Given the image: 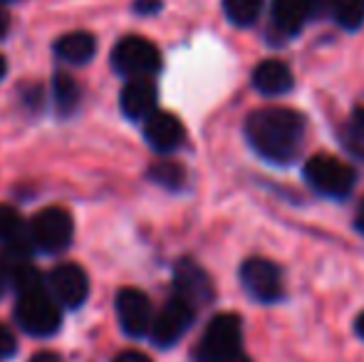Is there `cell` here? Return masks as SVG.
Segmentation results:
<instances>
[{
  "mask_svg": "<svg viewBox=\"0 0 364 362\" xmlns=\"http://www.w3.org/2000/svg\"><path fill=\"white\" fill-rule=\"evenodd\" d=\"M245 134L260 156L275 164H288L305 139V117L290 107H263L248 115Z\"/></svg>",
  "mask_w": 364,
  "mask_h": 362,
  "instance_id": "6da1fadb",
  "label": "cell"
},
{
  "mask_svg": "<svg viewBox=\"0 0 364 362\" xmlns=\"http://www.w3.org/2000/svg\"><path fill=\"white\" fill-rule=\"evenodd\" d=\"M243 328L235 313H220L206 325L201 343L196 348L198 362H235L240 358Z\"/></svg>",
  "mask_w": 364,
  "mask_h": 362,
  "instance_id": "7a4b0ae2",
  "label": "cell"
},
{
  "mask_svg": "<svg viewBox=\"0 0 364 362\" xmlns=\"http://www.w3.org/2000/svg\"><path fill=\"white\" fill-rule=\"evenodd\" d=\"M15 320L25 333L45 338V335L58 333L63 313H60V305L43 288H35L20 293L18 305H15Z\"/></svg>",
  "mask_w": 364,
  "mask_h": 362,
  "instance_id": "3957f363",
  "label": "cell"
},
{
  "mask_svg": "<svg viewBox=\"0 0 364 362\" xmlns=\"http://www.w3.org/2000/svg\"><path fill=\"white\" fill-rule=\"evenodd\" d=\"M75 221L68 208L63 206H48L40 213H35L30 223V238L38 248L45 253H60L73 243Z\"/></svg>",
  "mask_w": 364,
  "mask_h": 362,
  "instance_id": "277c9868",
  "label": "cell"
},
{
  "mask_svg": "<svg viewBox=\"0 0 364 362\" xmlns=\"http://www.w3.org/2000/svg\"><path fill=\"white\" fill-rule=\"evenodd\" d=\"M305 179L312 183L320 193L327 196H347L355 186V169L347 166L342 159L332 154H315L305 164Z\"/></svg>",
  "mask_w": 364,
  "mask_h": 362,
  "instance_id": "5b68a950",
  "label": "cell"
},
{
  "mask_svg": "<svg viewBox=\"0 0 364 362\" xmlns=\"http://www.w3.org/2000/svg\"><path fill=\"white\" fill-rule=\"evenodd\" d=\"M112 65L117 73L129 75V78H146L154 75L161 68V55H159L156 45L149 43L146 38H129L119 40L112 50Z\"/></svg>",
  "mask_w": 364,
  "mask_h": 362,
  "instance_id": "8992f818",
  "label": "cell"
},
{
  "mask_svg": "<svg viewBox=\"0 0 364 362\" xmlns=\"http://www.w3.org/2000/svg\"><path fill=\"white\" fill-rule=\"evenodd\" d=\"M193 315H196V308L188 300H183L181 295H173L161 308V313L151 320L149 335H151L154 345L171 348L176 340H181V335L188 330V325L193 323Z\"/></svg>",
  "mask_w": 364,
  "mask_h": 362,
  "instance_id": "52a82bcc",
  "label": "cell"
},
{
  "mask_svg": "<svg viewBox=\"0 0 364 362\" xmlns=\"http://www.w3.org/2000/svg\"><path fill=\"white\" fill-rule=\"evenodd\" d=\"M240 280L260 303H275L283 298V271L268 258H248L240 268Z\"/></svg>",
  "mask_w": 364,
  "mask_h": 362,
  "instance_id": "ba28073f",
  "label": "cell"
},
{
  "mask_svg": "<svg viewBox=\"0 0 364 362\" xmlns=\"http://www.w3.org/2000/svg\"><path fill=\"white\" fill-rule=\"evenodd\" d=\"M117 315H119V323L127 335L141 338L149 333L154 320L151 300L139 288H122L117 293Z\"/></svg>",
  "mask_w": 364,
  "mask_h": 362,
  "instance_id": "9c48e42d",
  "label": "cell"
},
{
  "mask_svg": "<svg viewBox=\"0 0 364 362\" xmlns=\"http://www.w3.org/2000/svg\"><path fill=\"white\" fill-rule=\"evenodd\" d=\"M50 288L65 308H80L90 295V278L77 263H63L50 273Z\"/></svg>",
  "mask_w": 364,
  "mask_h": 362,
  "instance_id": "30bf717a",
  "label": "cell"
},
{
  "mask_svg": "<svg viewBox=\"0 0 364 362\" xmlns=\"http://www.w3.org/2000/svg\"><path fill=\"white\" fill-rule=\"evenodd\" d=\"M330 0H273V23L280 33L295 35L310 18L327 10Z\"/></svg>",
  "mask_w": 364,
  "mask_h": 362,
  "instance_id": "8fae6325",
  "label": "cell"
},
{
  "mask_svg": "<svg viewBox=\"0 0 364 362\" xmlns=\"http://www.w3.org/2000/svg\"><path fill=\"white\" fill-rule=\"evenodd\" d=\"M173 283H176V295L188 300L193 308L206 305L208 300L213 298L211 278H208L201 266H196V263L188 261V258L178 261L176 273H173Z\"/></svg>",
  "mask_w": 364,
  "mask_h": 362,
  "instance_id": "7c38bea8",
  "label": "cell"
},
{
  "mask_svg": "<svg viewBox=\"0 0 364 362\" xmlns=\"http://www.w3.org/2000/svg\"><path fill=\"white\" fill-rule=\"evenodd\" d=\"M144 137L156 151H171L183 142V124L171 112L154 110L151 115L146 117Z\"/></svg>",
  "mask_w": 364,
  "mask_h": 362,
  "instance_id": "4fadbf2b",
  "label": "cell"
},
{
  "mask_svg": "<svg viewBox=\"0 0 364 362\" xmlns=\"http://www.w3.org/2000/svg\"><path fill=\"white\" fill-rule=\"evenodd\" d=\"M156 107V87L151 80L134 78L122 90V110L129 119H146Z\"/></svg>",
  "mask_w": 364,
  "mask_h": 362,
  "instance_id": "5bb4252c",
  "label": "cell"
},
{
  "mask_svg": "<svg viewBox=\"0 0 364 362\" xmlns=\"http://www.w3.org/2000/svg\"><path fill=\"white\" fill-rule=\"evenodd\" d=\"M292 73L290 68L285 63H280V60H265V63H260L258 68H255L253 73V85L258 92H263V95H285L290 87H292Z\"/></svg>",
  "mask_w": 364,
  "mask_h": 362,
  "instance_id": "9a60e30c",
  "label": "cell"
},
{
  "mask_svg": "<svg viewBox=\"0 0 364 362\" xmlns=\"http://www.w3.org/2000/svg\"><path fill=\"white\" fill-rule=\"evenodd\" d=\"M95 50H97V43L90 33H68L55 45V53H58L65 63H73V65L90 63Z\"/></svg>",
  "mask_w": 364,
  "mask_h": 362,
  "instance_id": "2e32d148",
  "label": "cell"
},
{
  "mask_svg": "<svg viewBox=\"0 0 364 362\" xmlns=\"http://www.w3.org/2000/svg\"><path fill=\"white\" fill-rule=\"evenodd\" d=\"M327 10L332 13L335 23L347 30H355L364 23V0H330Z\"/></svg>",
  "mask_w": 364,
  "mask_h": 362,
  "instance_id": "e0dca14e",
  "label": "cell"
},
{
  "mask_svg": "<svg viewBox=\"0 0 364 362\" xmlns=\"http://www.w3.org/2000/svg\"><path fill=\"white\" fill-rule=\"evenodd\" d=\"M265 0H223V10L228 20L238 28H248L258 20Z\"/></svg>",
  "mask_w": 364,
  "mask_h": 362,
  "instance_id": "ac0fdd59",
  "label": "cell"
},
{
  "mask_svg": "<svg viewBox=\"0 0 364 362\" xmlns=\"http://www.w3.org/2000/svg\"><path fill=\"white\" fill-rule=\"evenodd\" d=\"M342 142L352 154L364 159V110H357L342 127Z\"/></svg>",
  "mask_w": 364,
  "mask_h": 362,
  "instance_id": "d6986e66",
  "label": "cell"
},
{
  "mask_svg": "<svg viewBox=\"0 0 364 362\" xmlns=\"http://www.w3.org/2000/svg\"><path fill=\"white\" fill-rule=\"evenodd\" d=\"M55 100H58V110L63 115H70L77 107V102H80V87H77V82L70 75L65 73L55 75Z\"/></svg>",
  "mask_w": 364,
  "mask_h": 362,
  "instance_id": "ffe728a7",
  "label": "cell"
},
{
  "mask_svg": "<svg viewBox=\"0 0 364 362\" xmlns=\"http://www.w3.org/2000/svg\"><path fill=\"white\" fill-rule=\"evenodd\" d=\"M149 176L166 188H178L183 183V179H186L183 166L176 164V161H159V164H154L151 169H149Z\"/></svg>",
  "mask_w": 364,
  "mask_h": 362,
  "instance_id": "44dd1931",
  "label": "cell"
},
{
  "mask_svg": "<svg viewBox=\"0 0 364 362\" xmlns=\"http://www.w3.org/2000/svg\"><path fill=\"white\" fill-rule=\"evenodd\" d=\"M18 233H23L20 213L13 206H8V203H0V241H10Z\"/></svg>",
  "mask_w": 364,
  "mask_h": 362,
  "instance_id": "7402d4cb",
  "label": "cell"
},
{
  "mask_svg": "<svg viewBox=\"0 0 364 362\" xmlns=\"http://www.w3.org/2000/svg\"><path fill=\"white\" fill-rule=\"evenodd\" d=\"M15 353V335L5 325H0V358H10Z\"/></svg>",
  "mask_w": 364,
  "mask_h": 362,
  "instance_id": "603a6c76",
  "label": "cell"
},
{
  "mask_svg": "<svg viewBox=\"0 0 364 362\" xmlns=\"http://www.w3.org/2000/svg\"><path fill=\"white\" fill-rule=\"evenodd\" d=\"M112 362H151V360L144 353H139V350H124V353H119Z\"/></svg>",
  "mask_w": 364,
  "mask_h": 362,
  "instance_id": "cb8c5ba5",
  "label": "cell"
},
{
  "mask_svg": "<svg viewBox=\"0 0 364 362\" xmlns=\"http://www.w3.org/2000/svg\"><path fill=\"white\" fill-rule=\"evenodd\" d=\"M161 8V0H136L134 3V10L136 13H156V10Z\"/></svg>",
  "mask_w": 364,
  "mask_h": 362,
  "instance_id": "d4e9b609",
  "label": "cell"
},
{
  "mask_svg": "<svg viewBox=\"0 0 364 362\" xmlns=\"http://www.w3.org/2000/svg\"><path fill=\"white\" fill-rule=\"evenodd\" d=\"M8 30H10V15L5 8H0V38L8 35Z\"/></svg>",
  "mask_w": 364,
  "mask_h": 362,
  "instance_id": "484cf974",
  "label": "cell"
},
{
  "mask_svg": "<svg viewBox=\"0 0 364 362\" xmlns=\"http://www.w3.org/2000/svg\"><path fill=\"white\" fill-rule=\"evenodd\" d=\"M355 226H357V231L364 233V198L360 201V206H357V213H355Z\"/></svg>",
  "mask_w": 364,
  "mask_h": 362,
  "instance_id": "4316f807",
  "label": "cell"
},
{
  "mask_svg": "<svg viewBox=\"0 0 364 362\" xmlns=\"http://www.w3.org/2000/svg\"><path fill=\"white\" fill-rule=\"evenodd\" d=\"M30 362H60V358L55 353H38V355H33Z\"/></svg>",
  "mask_w": 364,
  "mask_h": 362,
  "instance_id": "83f0119b",
  "label": "cell"
},
{
  "mask_svg": "<svg viewBox=\"0 0 364 362\" xmlns=\"http://www.w3.org/2000/svg\"><path fill=\"white\" fill-rule=\"evenodd\" d=\"M5 283H8V273H5L3 261H0V295H3V290H5Z\"/></svg>",
  "mask_w": 364,
  "mask_h": 362,
  "instance_id": "f1b7e54d",
  "label": "cell"
},
{
  "mask_svg": "<svg viewBox=\"0 0 364 362\" xmlns=\"http://www.w3.org/2000/svg\"><path fill=\"white\" fill-rule=\"evenodd\" d=\"M355 328H357V335H360V338H364V313L360 315V318H357Z\"/></svg>",
  "mask_w": 364,
  "mask_h": 362,
  "instance_id": "f546056e",
  "label": "cell"
},
{
  "mask_svg": "<svg viewBox=\"0 0 364 362\" xmlns=\"http://www.w3.org/2000/svg\"><path fill=\"white\" fill-rule=\"evenodd\" d=\"M5 68H8V65H5V60L0 58V78H3V75H5Z\"/></svg>",
  "mask_w": 364,
  "mask_h": 362,
  "instance_id": "4dcf8cb0",
  "label": "cell"
},
{
  "mask_svg": "<svg viewBox=\"0 0 364 362\" xmlns=\"http://www.w3.org/2000/svg\"><path fill=\"white\" fill-rule=\"evenodd\" d=\"M235 362H250V360H245V358H238V360H235Z\"/></svg>",
  "mask_w": 364,
  "mask_h": 362,
  "instance_id": "1f68e13d",
  "label": "cell"
}]
</instances>
